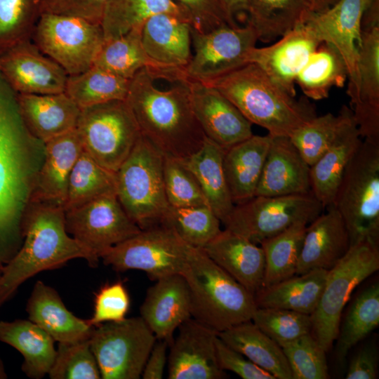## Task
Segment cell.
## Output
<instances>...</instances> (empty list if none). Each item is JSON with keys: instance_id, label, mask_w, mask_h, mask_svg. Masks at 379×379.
<instances>
[{"instance_id": "44", "label": "cell", "mask_w": 379, "mask_h": 379, "mask_svg": "<svg viewBox=\"0 0 379 379\" xmlns=\"http://www.w3.org/2000/svg\"><path fill=\"white\" fill-rule=\"evenodd\" d=\"M379 325V284L375 282L360 293L352 302L340 325L336 354L345 360L349 350Z\"/></svg>"}, {"instance_id": "24", "label": "cell", "mask_w": 379, "mask_h": 379, "mask_svg": "<svg viewBox=\"0 0 379 379\" xmlns=\"http://www.w3.org/2000/svg\"><path fill=\"white\" fill-rule=\"evenodd\" d=\"M270 135L271 142L255 196L310 193V166L289 137Z\"/></svg>"}, {"instance_id": "35", "label": "cell", "mask_w": 379, "mask_h": 379, "mask_svg": "<svg viewBox=\"0 0 379 379\" xmlns=\"http://www.w3.org/2000/svg\"><path fill=\"white\" fill-rule=\"evenodd\" d=\"M327 272L314 269L262 288L255 295L257 307L281 308L311 315L321 295Z\"/></svg>"}, {"instance_id": "17", "label": "cell", "mask_w": 379, "mask_h": 379, "mask_svg": "<svg viewBox=\"0 0 379 379\" xmlns=\"http://www.w3.org/2000/svg\"><path fill=\"white\" fill-rule=\"evenodd\" d=\"M0 74L17 94L63 93L69 76L32 39L20 42L0 55Z\"/></svg>"}, {"instance_id": "46", "label": "cell", "mask_w": 379, "mask_h": 379, "mask_svg": "<svg viewBox=\"0 0 379 379\" xmlns=\"http://www.w3.org/2000/svg\"><path fill=\"white\" fill-rule=\"evenodd\" d=\"M42 0H0V55L32 39L41 14Z\"/></svg>"}, {"instance_id": "26", "label": "cell", "mask_w": 379, "mask_h": 379, "mask_svg": "<svg viewBox=\"0 0 379 379\" xmlns=\"http://www.w3.org/2000/svg\"><path fill=\"white\" fill-rule=\"evenodd\" d=\"M201 249L254 297L262 288L265 257L259 244L225 229Z\"/></svg>"}, {"instance_id": "48", "label": "cell", "mask_w": 379, "mask_h": 379, "mask_svg": "<svg viewBox=\"0 0 379 379\" xmlns=\"http://www.w3.org/2000/svg\"><path fill=\"white\" fill-rule=\"evenodd\" d=\"M251 321L279 346L311 333V315L281 308L257 307Z\"/></svg>"}, {"instance_id": "21", "label": "cell", "mask_w": 379, "mask_h": 379, "mask_svg": "<svg viewBox=\"0 0 379 379\" xmlns=\"http://www.w3.org/2000/svg\"><path fill=\"white\" fill-rule=\"evenodd\" d=\"M357 65L351 110L361 138L379 142V25L361 27Z\"/></svg>"}, {"instance_id": "58", "label": "cell", "mask_w": 379, "mask_h": 379, "mask_svg": "<svg viewBox=\"0 0 379 379\" xmlns=\"http://www.w3.org/2000/svg\"><path fill=\"white\" fill-rule=\"evenodd\" d=\"M312 13H320L331 7L338 0H305Z\"/></svg>"}, {"instance_id": "47", "label": "cell", "mask_w": 379, "mask_h": 379, "mask_svg": "<svg viewBox=\"0 0 379 379\" xmlns=\"http://www.w3.org/2000/svg\"><path fill=\"white\" fill-rule=\"evenodd\" d=\"M293 379L329 378L325 350L311 333L280 345Z\"/></svg>"}, {"instance_id": "41", "label": "cell", "mask_w": 379, "mask_h": 379, "mask_svg": "<svg viewBox=\"0 0 379 379\" xmlns=\"http://www.w3.org/2000/svg\"><path fill=\"white\" fill-rule=\"evenodd\" d=\"M131 80L93 65L69 75L65 93L81 109L112 100H126Z\"/></svg>"}, {"instance_id": "16", "label": "cell", "mask_w": 379, "mask_h": 379, "mask_svg": "<svg viewBox=\"0 0 379 379\" xmlns=\"http://www.w3.org/2000/svg\"><path fill=\"white\" fill-rule=\"evenodd\" d=\"M372 1L338 0L322 12H312L305 22L319 41L333 46L344 59L348 71L347 93L350 99L354 96L357 88L361 21Z\"/></svg>"}, {"instance_id": "56", "label": "cell", "mask_w": 379, "mask_h": 379, "mask_svg": "<svg viewBox=\"0 0 379 379\" xmlns=\"http://www.w3.org/2000/svg\"><path fill=\"white\" fill-rule=\"evenodd\" d=\"M169 345L165 340H157L145 364L143 379H161L164 377L168 361L167 350Z\"/></svg>"}, {"instance_id": "5", "label": "cell", "mask_w": 379, "mask_h": 379, "mask_svg": "<svg viewBox=\"0 0 379 379\" xmlns=\"http://www.w3.org/2000/svg\"><path fill=\"white\" fill-rule=\"evenodd\" d=\"M346 225L350 244H379V142L364 139L349 162L332 204Z\"/></svg>"}, {"instance_id": "14", "label": "cell", "mask_w": 379, "mask_h": 379, "mask_svg": "<svg viewBox=\"0 0 379 379\" xmlns=\"http://www.w3.org/2000/svg\"><path fill=\"white\" fill-rule=\"evenodd\" d=\"M194 55L185 67L188 79L209 81L247 64L248 51L258 40L254 29L225 25L206 33L191 27Z\"/></svg>"}, {"instance_id": "36", "label": "cell", "mask_w": 379, "mask_h": 379, "mask_svg": "<svg viewBox=\"0 0 379 379\" xmlns=\"http://www.w3.org/2000/svg\"><path fill=\"white\" fill-rule=\"evenodd\" d=\"M229 347L242 354L276 379H293L281 347L252 321H245L218 333Z\"/></svg>"}, {"instance_id": "29", "label": "cell", "mask_w": 379, "mask_h": 379, "mask_svg": "<svg viewBox=\"0 0 379 379\" xmlns=\"http://www.w3.org/2000/svg\"><path fill=\"white\" fill-rule=\"evenodd\" d=\"M26 311L29 319L59 343L89 339L94 326L67 310L58 293L41 281L35 283Z\"/></svg>"}, {"instance_id": "6", "label": "cell", "mask_w": 379, "mask_h": 379, "mask_svg": "<svg viewBox=\"0 0 379 379\" xmlns=\"http://www.w3.org/2000/svg\"><path fill=\"white\" fill-rule=\"evenodd\" d=\"M164 157L141 135L115 173L117 197L141 230L161 224L170 207L164 188Z\"/></svg>"}, {"instance_id": "8", "label": "cell", "mask_w": 379, "mask_h": 379, "mask_svg": "<svg viewBox=\"0 0 379 379\" xmlns=\"http://www.w3.org/2000/svg\"><path fill=\"white\" fill-rule=\"evenodd\" d=\"M30 135L19 114L16 93L0 74V237L15 225L25 199V139Z\"/></svg>"}, {"instance_id": "23", "label": "cell", "mask_w": 379, "mask_h": 379, "mask_svg": "<svg viewBox=\"0 0 379 379\" xmlns=\"http://www.w3.org/2000/svg\"><path fill=\"white\" fill-rule=\"evenodd\" d=\"M44 145V159L29 192L30 204H51L63 207L71 171L84 151L76 128Z\"/></svg>"}, {"instance_id": "13", "label": "cell", "mask_w": 379, "mask_h": 379, "mask_svg": "<svg viewBox=\"0 0 379 379\" xmlns=\"http://www.w3.org/2000/svg\"><path fill=\"white\" fill-rule=\"evenodd\" d=\"M32 41L68 75H74L93 65L105 37L100 24L77 17L43 13Z\"/></svg>"}, {"instance_id": "22", "label": "cell", "mask_w": 379, "mask_h": 379, "mask_svg": "<svg viewBox=\"0 0 379 379\" xmlns=\"http://www.w3.org/2000/svg\"><path fill=\"white\" fill-rule=\"evenodd\" d=\"M140 313L157 340H165L170 346L175 330L192 318L190 295L184 277L175 274L156 280L147 291Z\"/></svg>"}, {"instance_id": "3", "label": "cell", "mask_w": 379, "mask_h": 379, "mask_svg": "<svg viewBox=\"0 0 379 379\" xmlns=\"http://www.w3.org/2000/svg\"><path fill=\"white\" fill-rule=\"evenodd\" d=\"M205 83L231 101L252 124L272 135L289 137L317 116L307 99L290 95L253 63Z\"/></svg>"}, {"instance_id": "15", "label": "cell", "mask_w": 379, "mask_h": 379, "mask_svg": "<svg viewBox=\"0 0 379 379\" xmlns=\"http://www.w3.org/2000/svg\"><path fill=\"white\" fill-rule=\"evenodd\" d=\"M65 212L67 232L99 258L105 250L142 230L128 215L117 194L99 197Z\"/></svg>"}, {"instance_id": "18", "label": "cell", "mask_w": 379, "mask_h": 379, "mask_svg": "<svg viewBox=\"0 0 379 379\" xmlns=\"http://www.w3.org/2000/svg\"><path fill=\"white\" fill-rule=\"evenodd\" d=\"M168 357L169 379H221L225 371L216 353L218 332L190 318L179 327Z\"/></svg>"}, {"instance_id": "10", "label": "cell", "mask_w": 379, "mask_h": 379, "mask_svg": "<svg viewBox=\"0 0 379 379\" xmlns=\"http://www.w3.org/2000/svg\"><path fill=\"white\" fill-rule=\"evenodd\" d=\"M192 247L172 227L160 224L105 250L100 259L116 271L141 270L156 281L181 274Z\"/></svg>"}, {"instance_id": "57", "label": "cell", "mask_w": 379, "mask_h": 379, "mask_svg": "<svg viewBox=\"0 0 379 379\" xmlns=\"http://www.w3.org/2000/svg\"><path fill=\"white\" fill-rule=\"evenodd\" d=\"M232 26H239L237 18H246L248 0H220Z\"/></svg>"}, {"instance_id": "42", "label": "cell", "mask_w": 379, "mask_h": 379, "mask_svg": "<svg viewBox=\"0 0 379 379\" xmlns=\"http://www.w3.org/2000/svg\"><path fill=\"white\" fill-rule=\"evenodd\" d=\"M109 194H117L115 172L101 166L83 151L69 178L64 210L79 207Z\"/></svg>"}, {"instance_id": "31", "label": "cell", "mask_w": 379, "mask_h": 379, "mask_svg": "<svg viewBox=\"0 0 379 379\" xmlns=\"http://www.w3.org/2000/svg\"><path fill=\"white\" fill-rule=\"evenodd\" d=\"M141 38L146 53L159 62L185 68L192 58L191 25L176 15H152L143 24Z\"/></svg>"}, {"instance_id": "19", "label": "cell", "mask_w": 379, "mask_h": 379, "mask_svg": "<svg viewBox=\"0 0 379 379\" xmlns=\"http://www.w3.org/2000/svg\"><path fill=\"white\" fill-rule=\"evenodd\" d=\"M192 107L206 138L225 150L253 135L252 124L209 84L188 79Z\"/></svg>"}, {"instance_id": "32", "label": "cell", "mask_w": 379, "mask_h": 379, "mask_svg": "<svg viewBox=\"0 0 379 379\" xmlns=\"http://www.w3.org/2000/svg\"><path fill=\"white\" fill-rule=\"evenodd\" d=\"M362 140L354 120L310 166L311 192L324 208L332 204L345 171Z\"/></svg>"}, {"instance_id": "7", "label": "cell", "mask_w": 379, "mask_h": 379, "mask_svg": "<svg viewBox=\"0 0 379 379\" xmlns=\"http://www.w3.org/2000/svg\"><path fill=\"white\" fill-rule=\"evenodd\" d=\"M378 269L379 246L364 241L352 245L328 270L321 295L311 314V333L326 352L336 340L343 311L352 292Z\"/></svg>"}, {"instance_id": "12", "label": "cell", "mask_w": 379, "mask_h": 379, "mask_svg": "<svg viewBox=\"0 0 379 379\" xmlns=\"http://www.w3.org/2000/svg\"><path fill=\"white\" fill-rule=\"evenodd\" d=\"M156 340L140 317L100 324L89 338L103 379L140 378Z\"/></svg>"}, {"instance_id": "27", "label": "cell", "mask_w": 379, "mask_h": 379, "mask_svg": "<svg viewBox=\"0 0 379 379\" xmlns=\"http://www.w3.org/2000/svg\"><path fill=\"white\" fill-rule=\"evenodd\" d=\"M142 27L105 41L93 65L131 80L140 70L146 69L155 79L169 82L187 79L185 68L171 67L153 60L146 53L141 38Z\"/></svg>"}, {"instance_id": "20", "label": "cell", "mask_w": 379, "mask_h": 379, "mask_svg": "<svg viewBox=\"0 0 379 379\" xmlns=\"http://www.w3.org/2000/svg\"><path fill=\"white\" fill-rule=\"evenodd\" d=\"M321 43L305 22L269 46L252 48L246 61L256 65L281 88L295 97L296 77Z\"/></svg>"}, {"instance_id": "43", "label": "cell", "mask_w": 379, "mask_h": 379, "mask_svg": "<svg viewBox=\"0 0 379 379\" xmlns=\"http://www.w3.org/2000/svg\"><path fill=\"white\" fill-rule=\"evenodd\" d=\"M354 120L352 110L342 107L339 114L316 116L289 136L306 162L312 166Z\"/></svg>"}, {"instance_id": "49", "label": "cell", "mask_w": 379, "mask_h": 379, "mask_svg": "<svg viewBox=\"0 0 379 379\" xmlns=\"http://www.w3.org/2000/svg\"><path fill=\"white\" fill-rule=\"evenodd\" d=\"M48 375L51 379L101 378L89 339L72 343H59Z\"/></svg>"}, {"instance_id": "39", "label": "cell", "mask_w": 379, "mask_h": 379, "mask_svg": "<svg viewBox=\"0 0 379 379\" xmlns=\"http://www.w3.org/2000/svg\"><path fill=\"white\" fill-rule=\"evenodd\" d=\"M164 13L189 22L184 11L173 0H109L100 22L105 41L119 37L142 26L152 15Z\"/></svg>"}, {"instance_id": "50", "label": "cell", "mask_w": 379, "mask_h": 379, "mask_svg": "<svg viewBox=\"0 0 379 379\" xmlns=\"http://www.w3.org/2000/svg\"><path fill=\"white\" fill-rule=\"evenodd\" d=\"M163 173L165 193L170 206H208L197 180L181 159L164 156Z\"/></svg>"}, {"instance_id": "40", "label": "cell", "mask_w": 379, "mask_h": 379, "mask_svg": "<svg viewBox=\"0 0 379 379\" xmlns=\"http://www.w3.org/2000/svg\"><path fill=\"white\" fill-rule=\"evenodd\" d=\"M307 225L305 222H297L260 243L265 257L262 288L268 287L295 274Z\"/></svg>"}, {"instance_id": "38", "label": "cell", "mask_w": 379, "mask_h": 379, "mask_svg": "<svg viewBox=\"0 0 379 379\" xmlns=\"http://www.w3.org/2000/svg\"><path fill=\"white\" fill-rule=\"evenodd\" d=\"M347 77L342 55L331 44L321 42L297 75L295 83L306 97L320 100L328 97L333 87H343Z\"/></svg>"}, {"instance_id": "37", "label": "cell", "mask_w": 379, "mask_h": 379, "mask_svg": "<svg viewBox=\"0 0 379 379\" xmlns=\"http://www.w3.org/2000/svg\"><path fill=\"white\" fill-rule=\"evenodd\" d=\"M311 13L305 0H248L246 23L258 40L270 42L305 23Z\"/></svg>"}, {"instance_id": "4", "label": "cell", "mask_w": 379, "mask_h": 379, "mask_svg": "<svg viewBox=\"0 0 379 379\" xmlns=\"http://www.w3.org/2000/svg\"><path fill=\"white\" fill-rule=\"evenodd\" d=\"M181 274L190 291L192 318L218 333L251 321L255 297L201 248L192 247Z\"/></svg>"}, {"instance_id": "53", "label": "cell", "mask_w": 379, "mask_h": 379, "mask_svg": "<svg viewBox=\"0 0 379 379\" xmlns=\"http://www.w3.org/2000/svg\"><path fill=\"white\" fill-rule=\"evenodd\" d=\"M109 0H42L41 13L77 17L100 24Z\"/></svg>"}, {"instance_id": "28", "label": "cell", "mask_w": 379, "mask_h": 379, "mask_svg": "<svg viewBox=\"0 0 379 379\" xmlns=\"http://www.w3.org/2000/svg\"><path fill=\"white\" fill-rule=\"evenodd\" d=\"M21 119L28 133L43 143L77 127L81 108L65 93L17 94Z\"/></svg>"}, {"instance_id": "59", "label": "cell", "mask_w": 379, "mask_h": 379, "mask_svg": "<svg viewBox=\"0 0 379 379\" xmlns=\"http://www.w3.org/2000/svg\"><path fill=\"white\" fill-rule=\"evenodd\" d=\"M7 374L5 371L4 363L0 358V379H5L7 378Z\"/></svg>"}, {"instance_id": "2", "label": "cell", "mask_w": 379, "mask_h": 379, "mask_svg": "<svg viewBox=\"0 0 379 379\" xmlns=\"http://www.w3.org/2000/svg\"><path fill=\"white\" fill-rule=\"evenodd\" d=\"M31 204L22 227L23 244L4 265L0 277V306L41 272L58 269L75 258L85 259L92 267L98 264L100 258L67 232L62 206Z\"/></svg>"}, {"instance_id": "33", "label": "cell", "mask_w": 379, "mask_h": 379, "mask_svg": "<svg viewBox=\"0 0 379 379\" xmlns=\"http://www.w3.org/2000/svg\"><path fill=\"white\" fill-rule=\"evenodd\" d=\"M0 341L21 353L27 376L39 379L48 374L56 354L55 340L37 324L29 319L0 321Z\"/></svg>"}, {"instance_id": "34", "label": "cell", "mask_w": 379, "mask_h": 379, "mask_svg": "<svg viewBox=\"0 0 379 379\" xmlns=\"http://www.w3.org/2000/svg\"><path fill=\"white\" fill-rule=\"evenodd\" d=\"M225 149L208 138L201 148L181 159L197 180L207 205L222 222L234 208L223 169Z\"/></svg>"}, {"instance_id": "30", "label": "cell", "mask_w": 379, "mask_h": 379, "mask_svg": "<svg viewBox=\"0 0 379 379\" xmlns=\"http://www.w3.org/2000/svg\"><path fill=\"white\" fill-rule=\"evenodd\" d=\"M271 135H255L225 150L222 165L234 204L255 197L262 174Z\"/></svg>"}, {"instance_id": "51", "label": "cell", "mask_w": 379, "mask_h": 379, "mask_svg": "<svg viewBox=\"0 0 379 379\" xmlns=\"http://www.w3.org/2000/svg\"><path fill=\"white\" fill-rule=\"evenodd\" d=\"M130 307L128 293L121 281L107 284L95 294L94 311L87 319L92 326L124 319Z\"/></svg>"}, {"instance_id": "11", "label": "cell", "mask_w": 379, "mask_h": 379, "mask_svg": "<svg viewBox=\"0 0 379 379\" xmlns=\"http://www.w3.org/2000/svg\"><path fill=\"white\" fill-rule=\"evenodd\" d=\"M324 208L312 192L255 196L235 204L222 223L225 229L260 244L262 241L297 222H305L308 225L322 213Z\"/></svg>"}, {"instance_id": "52", "label": "cell", "mask_w": 379, "mask_h": 379, "mask_svg": "<svg viewBox=\"0 0 379 379\" xmlns=\"http://www.w3.org/2000/svg\"><path fill=\"white\" fill-rule=\"evenodd\" d=\"M173 1L184 11L191 27L199 32H208L225 25L232 26L220 0Z\"/></svg>"}, {"instance_id": "45", "label": "cell", "mask_w": 379, "mask_h": 379, "mask_svg": "<svg viewBox=\"0 0 379 379\" xmlns=\"http://www.w3.org/2000/svg\"><path fill=\"white\" fill-rule=\"evenodd\" d=\"M220 222L208 206H170L161 224L172 227L187 244L202 248L221 231Z\"/></svg>"}, {"instance_id": "25", "label": "cell", "mask_w": 379, "mask_h": 379, "mask_svg": "<svg viewBox=\"0 0 379 379\" xmlns=\"http://www.w3.org/2000/svg\"><path fill=\"white\" fill-rule=\"evenodd\" d=\"M307 225L295 274L331 270L347 253L350 239L345 222L333 206Z\"/></svg>"}, {"instance_id": "54", "label": "cell", "mask_w": 379, "mask_h": 379, "mask_svg": "<svg viewBox=\"0 0 379 379\" xmlns=\"http://www.w3.org/2000/svg\"><path fill=\"white\" fill-rule=\"evenodd\" d=\"M216 353L219 366L225 371H232L243 379H276L271 373L229 347L218 335Z\"/></svg>"}, {"instance_id": "1", "label": "cell", "mask_w": 379, "mask_h": 379, "mask_svg": "<svg viewBox=\"0 0 379 379\" xmlns=\"http://www.w3.org/2000/svg\"><path fill=\"white\" fill-rule=\"evenodd\" d=\"M146 69L131 79L126 99L141 134L164 156L184 159L198 151L206 135L194 113L188 79L161 90Z\"/></svg>"}, {"instance_id": "60", "label": "cell", "mask_w": 379, "mask_h": 379, "mask_svg": "<svg viewBox=\"0 0 379 379\" xmlns=\"http://www.w3.org/2000/svg\"><path fill=\"white\" fill-rule=\"evenodd\" d=\"M4 265V263L0 260V277L3 273Z\"/></svg>"}, {"instance_id": "55", "label": "cell", "mask_w": 379, "mask_h": 379, "mask_svg": "<svg viewBox=\"0 0 379 379\" xmlns=\"http://www.w3.org/2000/svg\"><path fill=\"white\" fill-rule=\"evenodd\" d=\"M378 354L375 347L367 345L351 360L346 379H375L378 377Z\"/></svg>"}, {"instance_id": "9", "label": "cell", "mask_w": 379, "mask_h": 379, "mask_svg": "<svg viewBox=\"0 0 379 379\" xmlns=\"http://www.w3.org/2000/svg\"><path fill=\"white\" fill-rule=\"evenodd\" d=\"M76 130L84 151L115 173L142 135L126 100L81 108Z\"/></svg>"}]
</instances>
